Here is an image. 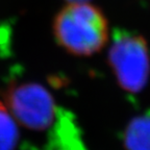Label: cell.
<instances>
[{
	"label": "cell",
	"instance_id": "1",
	"mask_svg": "<svg viewBox=\"0 0 150 150\" xmlns=\"http://www.w3.org/2000/svg\"><path fill=\"white\" fill-rule=\"evenodd\" d=\"M3 99L19 126L41 142L35 150H87L73 118L59 108L45 87L14 82L4 91Z\"/></svg>",
	"mask_w": 150,
	"mask_h": 150
},
{
	"label": "cell",
	"instance_id": "2",
	"mask_svg": "<svg viewBox=\"0 0 150 150\" xmlns=\"http://www.w3.org/2000/svg\"><path fill=\"white\" fill-rule=\"evenodd\" d=\"M52 30L57 44L77 56H90L99 52L110 37L105 15L88 1L65 5L56 14Z\"/></svg>",
	"mask_w": 150,
	"mask_h": 150
},
{
	"label": "cell",
	"instance_id": "3",
	"mask_svg": "<svg viewBox=\"0 0 150 150\" xmlns=\"http://www.w3.org/2000/svg\"><path fill=\"white\" fill-rule=\"evenodd\" d=\"M108 65L124 91L141 92L149 79L150 54L144 37L128 31L114 35L108 50Z\"/></svg>",
	"mask_w": 150,
	"mask_h": 150
},
{
	"label": "cell",
	"instance_id": "4",
	"mask_svg": "<svg viewBox=\"0 0 150 150\" xmlns=\"http://www.w3.org/2000/svg\"><path fill=\"white\" fill-rule=\"evenodd\" d=\"M126 150H150V112L130 120L124 132Z\"/></svg>",
	"mask_w": 150,
	"mask_h": 150
},
{
	"label": "cell",
	"instance_id": "5",
	"mask_svg": "<svg viewBox=\"0 0 150 150\" xmlns=\"http://www.w3.org/2000/svg\"><path fill=\"white\" fill-rule=\"evenodd\" d=\"M20 140L19 125L0 101V150H15Z\"/></svg>",
	"mask_w": 150,
	"mask_h": 150
},
{
	"label": "cell",
	"instance_id": "6",
	"mask_svg": "<svg viewBox=\"0 0 150 150\" xmlns=\"http://www.w3.org/2000/svg\"><path fill=\"white\" fill-rule=\"evenodd\" d=\"M69 2H86L88 0H68Z\"/></svg>",
	"mask_w": 150,
	"mask_h": 150
}]
</instances>
